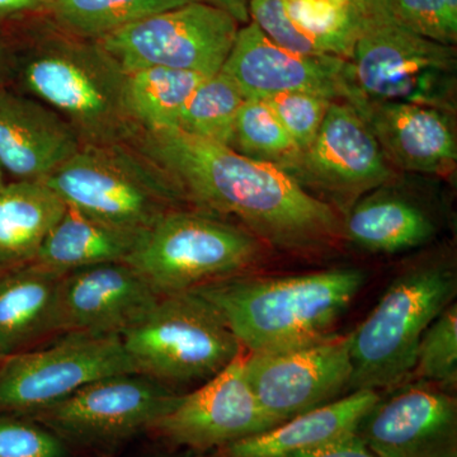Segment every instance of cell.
I'll return each instance as SVG.
<instances>
[{
  "instance_id": "6da1fadb",
  "label": "cell",
  "mask_w": 457,
  "mask_h": 457,
  "mask_svg": "<svg viewBox=\"0 0 457 457\" xmlns=\"http://www.w3.org/2000/svg\"><path fill=\"white\" fill-rule=\"evenodd\" d=\"M137 147L179 186L187 200L242 221L257 239L291 252L335 242L343 221L330 206L276 165L177 129L141 130Z\"/></svg>"
},
{
  "instance_id": "7a4b0ae2",
  "label": "cell",
  "mask_w": 457,
  "mask_h": 457,
  "mask_svg": "<svg viewBox=\"0 0 457 457\" xmlns=\"http://www.w3.org/2000/svg\"><path fill=\"white\" fill-rule=\"evenodd\" d=\"M365 279L359 269L279 278L237 275L192 291L220 312L243 350L267 353L332 335L333 327L354 302Z\"/></svg>"
},
{
  "instance_id": "3957f363",
  "label": "cell",
  "mask_w": 457,
  "mask_h": 457,
  "mask_svg": "<svg viewBox=\"0 0 457 457\" xmlns=\"http://www.w3.org/2000/svg\"><path fill=\"white\" fill-rule=\"evenodd\" d=\"M456 294L453 262L431 258L402 270L351 333L348 393L389 390L408 381L427 328L453 303Z\"/></svg>"
},
{
  "instance_id": "277c9868",
  "label": "cell",
  "mask_w": 457,
  "mask_h": 457,
  "mask_svg": "<svg viewBox=\"0 0 457 457\" xmlns=\"http://www.w3.org/2000/svg\"><path fill=\"white\" fill-rule=\"evenodd\" d=\"M22 73L27 89L64 117L82 144H130L139 137L126 102V73L97 41L45 42Z\"/></svg>"
},
{
  "instance_id": "5b68a950",
  "label": "cell",
  "mask_w": 457,
  "mask_h": 457,
  "mask_svg": "<svg viewBox=\"0 0 457 457\" xmlns=\"http://www.w3.org/2000/svg\"><path fill=\"white\" fill-rule=\"evenodd\" d=\"M44 182L66 206L137 231L188 201L167 171L130 144H82Z\"/></svg>"
},
{
  "instance_id": "8992f818",
  "label": "cell",
  "mask_w": 457,
  "mask_h": 457,
  "mask_svg": "<svg viewBox=\"0 0 457 457\" xmlns=\"http://www.w3.org/2000/svg\"><path fill=\"white\" fill-rule=\"evenodd\" d=\"M135 369L158 383H200L243 353L220 312L196 291L159 297L121 333Z\"/></svg>"
},
{
  "instance_id": "52a82bcc",
  "label": "cell",
  "mask_w": 457,
  "mask_h": 457,
  "mask_svg": "<svg viewBox=\"0 0 457 457\" xmlns=\"http://www.w3.org/2000/svg\"><path fill=\"white\" fill-rule=\"evenodd\" d=\"M455 46L423 37L392 16L363 21L348 60V104L354 98L456 110Z\"/></svg>"
},
{
  "instance_id": "ba28073f",
  "label": "cell",
  "mask_w": 457,
  "mask_h": 457,
  "mask_svg": "<svg viewBox=\"0 0 457 457\" xmlns=\"http://www.w3.org/2000/svg\"><path fill=\"white\" fill-rule=\"evenodd\" d=\"M261 254L245 228L179 209L159 219L126 262L165 296L242 275Z\"/></svg>"
},
{
  "instance_id": "9c48e42d",
  "label": "cell",
  "mask_w": 457,
  "mask_h": 457,
  "mask_svg": "<svg viewBox=\"0 0 457 457\" xmlns=\"http://www.w3.org/2000/svg\"><path fill=\"white\" fill-rule=\"evenodd\" d=\"M239 29L228 12L195 0L131 23L97 42L126 74L161 66L212 77L227 62Z\"/></svg>"
},
{
  "instance_id": "30bf717a",
  "label": "cell",
  "mask_w": 457,
  "mask_h": 457,
  "mask_svg": "<svg viewBox=\"0 0 457 457\" xmlns=\"http://www.w3.org/2000/svg\"><path fill=\"white\" fill-rule=\"evenodd\" d=\"M0 362V411L33 417L108 376L137 372L119 335H77Z\"/></svg>"
},
{
  "instance_id": "8fae6325",
  "label": "cell",
  "mask_w": 457,
  "mask_h": 457,
  "mask_svg": "<svg viewBox=\"0 0 457 457\" xmlns=\"http://www.w3.org/2000/svg\"><path fill=\"white\" fill-rule=\"evenodd\" d=\"M179 396L145 375L125 372L93 381L32 418L71 446L107 449L150 431Z\"/></svg>"
},
{
  "instance_id": "7c38bea8",
  "label": "cell",
  "mask_w": 457,
  "mask_h": 457,
  "mask_svg": "<svg viewBox=\"0 0 457 457\" xmlns=\"http://www.w3.org/2000/svg\"><path fill=\"white\" fill-rule=\"evenodd\" d=\"M286 171L306 191L345 212L395 176L368 123L345 101L333 102L315 139Z\"/></svg>"
},
{
  "instance_id": "4fadbf2b",
  "label": "cell",
  "mask_w": 457,
  "mask_h": 457,
  "mask_svg": "<svg viewBox=\"0 0 457 457\" xmlns=\"http://www.w3.org/2000/svg\"><path fill=\"white\" fill-rule=\"evenodd\" d=\"M245 370L262 409L279 425L348 392L351 333H332L291 350L248 353Z\"/></svg>"
},
{
  "instance_id": "5bb4252c",
  "label": "cell",
  "mask_w": 457,
  "mask_h": 457,
  "mask_svg": "<svg viewBox=\"0 0 457 457\" xmlns=\"http://www.w3.org/2000/svg\"><path fill=\"white\" fill-rule=\"evenodd\" d=\"M278 425L255 398L245 376L242 353L203 386L179 395L150 431L177 446L209 451Z\"/></svg>"
},
{
  "instance_id": "9a60e30c",
  "label": "cell",
  "mask_w": 457,
  "mask_h": 457,
  "mask_svg": "<svg viewBox=\"0 0 457 457\" xmlns=\"http://www.w3.org/2000/svg\"><path fill=\"white\" fill-rule=\"evenodd\" d=\"M376 400L357 436L378 457H457V402L437 385L420 380Z\"/></svg>"
},
{
  "instance_id": "2e32d148",
  "label": "cell",
  "mask_w": 457,
  "mask_h": 457,
  "mask_svg": "<svg viewBox=\"0 0 457 457\" xmlns=\"http://www.w3.org/2000/svg\"><path fill=\"white\" fill-rule=\"evenodd\" d=\"M245 99H266L287 92H308L332 101H347L348 60L330 55L309 56L278 46L246 23L222 66Z\"/></svg>"
},
{
  "instance_id": "e0dca14e",
  "label": "cell",
  "mask_w": 457,
  "mask_h": 457,
  "mask_svg": "<svg viewBox=\"0 0 457 457\" xmlns=\"http://www.w3.org/2000/svg\"><path fill=\"white\" fill-rule=\"evenodd\" d=\"M159 297L128 262L73 270L60 279L57 333L121 336Z\"/></svg>"
},
{
  "instance_id": "ac0fdd59",
  "label": "cell",
  "mask_w": 457,
  "mask_h": 457,
  "mask_svg": "<svg viewBox=\"0 0 457 457\" xmlns=\"http://www.w3.org/2000/svg\"><path fill=\"white\" fill-rule=\"evenodd\" d=\"M350 104L368 123L394 168L441 176L455 170L457 140L453 113L409 102L354 98Z\"/></svg>"
},
{
  "instance_id": "d6986e66",
  "label": "cell",
  "mask_w": 457,
  "mask_h": 457,
  "mask_svg": "<svg viewBox=\"0 0 457 457\" xmlns=\"http://www.w3.org/2000/svg\"><path fill=\"white\" fill-rule=\"evenodd\" d=\"M82 146L74 129L40 101L0 89V167L17 180H44Z\"/></svg>"
},
{
  "instance_id": "ffe728a7",
  "label": "cell",
  "mask_w": 457,
  "mask_h": 457,
  "mask_svg": "<svg viewBox=\"0 0 457 457\" xmlns=\"http://www.w3.org/2000/svg\"><path fill=\"white\" fill-rule=\"evenodd\" d=\"M380 393L356 390L285 420L269 431L216 450L215 457H296L356 433Z\"/></svg>"
},
{
  "instance_id": "44dd1931",
  "label": "cell",
  "mask_w": 457,
  "mask_h": 457,
  "mask_svg": "<svg viewBox=\"0 0 457 457\" xmlns=\"http://www.w3.org/2000/svg\"><path fill=\"white\" fill-rule=\"evenodd\" d=\"M62 278L35 262L0 272V360L57 333Z\"/></svg>"
},
{
  "instance_id": "7402d4cb",
  "label": "cell",
  "mask_w": 457,
  "mask_h": 457,
  "mask_svg": "<svg viewBox=\"0 0 457 457\" xmlns=\"http://www.w3.org/2000/svg\"><path fill=\"white\" fill-rule=\"evenodd\" d=\"M381 188L345 212L343 234L374 253H398L428 243L437 231L432 216L414 201Z\"/></svg>"
},
{
  "instance_id": "603a6c76",
  "label": "cell",
  "mask_w": 457,
  "mask_h": 457,
  "mask_svg": "<svg viewBox=\"0 0 457 457\" xmlns=\"http://www.w3.org/2000/svg\"><path fill=\"white\" fill-rule=\"evenodd\" d=\"M66 204L44 180L0 187V272L33 263Z\"/></svg>"
},
{
  "instance_id": "cb8c5ba5",
  "label": "cell",
  "mask_w": 457,
  "mask_h": 457,
  "mask_svg": "<svg viewBox=\"0 0 457 457\" xmlns=\"http://www.w3.org/2000/svg\"><path fill=\"white\" fill-rule=\"evenodd\" d=\"M146 231L113 227L66 206L41 245L35 263L59 276L73 270L126 262Z\"/></svg>"
},
{
  "instance_id": "d4e9b609",
  "label": "cell",
  "mask_w": 457,
  "mask_h": 457,
  "mask_svg": "<svg viewBox=\"0 0 457 457\" xmlns=\"http://www.w3.org/2000/svg\"><path fill=\"white\" fill-rule=\"evenodd\" d=\"M204 75L177 69H140L126 74L129 111L141 130L176 129L179 114Z\"/></svg>"
},
{
  "instance_id": "484cf974",
  "label": "cell",
  "mask_w": 457,
  "mask_h": 457,
  "mask_svg": "<svg viewBox=\"0 0 457 457\" xmlns=\"http://www.w3.org/2000/svg\"><path fill=\"white\" fill-rule=\"evenodd\" d=\"M195 0H59L57 25L69 35L98 41L117 29Z\"/></svg>"
},
{
  "instance_id": "4316f807",
  "label": "cell",
  "mask_w": 457,
  "mask_h": 457,
  "mask_svg": "<svg viewBox=\"0 0 457 457\" xmlns=\"http://www.w3.org/2000/svg\"><path fill=\"white\" fill-rule=\"evenodd\" d=\"M294 26L323 55L350 60L363 17L351 0H285Z\"/></svg>"
},
{
  "instance_id": "83f0119b",
  "label": "cell",
  "mask_w": 457,
  "mask_h": 457,
  "mask_svg": "<svg viewBox=\"0 0 457 457\" xmlns=\"http://www.w3.org/2000/svg\"><path fill=\"white\" fill-rule=\"evenodd\" d=\"M246 101L242 90L224 71L204 78L183 107L177 130L231 146L234 123Z\"/></svg>"
},
{
  "instance_id": "f1b7e54d",
  "label": "cell",
  "mask_w": 457,
  "mask_h": 457,
  "mask_svg": "<svg viewBox=\"0 0 457 457\" xmlns=\"http://www.w3.org/2000/svg\"><path fill=\"white\" fill-rule=\"evenodd\" d=\"M230 147L285 171L293 167L300 154L299 147L263 99H246L242 104L234 123Z\"/></svg>"
},
{
  "instance_id": "f546056e",
  "label": "cell",
  "mask_w": 457,
  "mask_h": 457,
  "mask_svg": "<svg viewBox=\"0 0 457 457\" xmlns=\"http://www.w3.org/2000/svg\"><path fill=\"white\" fill-rule=\"evenodd\" d=\"M450 392L457 385V305L447 306L427 328L418 345L413 374Z\"/></svg>"
},
{
  "instance_id": "4dcf8cb0",
  "label": "cell",
  "mask_w": 457,
  "mask_h": 457,
  "mask_svg": "<svg viewBox=\"0 0 457 457\" xmlns=\"http://www.w3.org/2000/svg\"><path fill=\"white\" fill-rule=\"evenodd\" d=\"M71 447L35 418L0 411V457H69Z\"/></svg>"
},
{
  "instance_id": "1f68e13d",
  "label": "cell",
  "mask_w": 457,
  "mask_h": 457,
  "mask_svg": "<svg viewBox=\"0 0 457 457\" xmlns=\"http://www.w3.org/2000/svg\"><path fill=\"white\" fill-rule=\"evenodd\" d=\"M282 123L300 152L306 149L320 130L332 99L308 92H287L263 99Z\"/></svg>"
},
{
  "instance_id": "d6a6232c",
  "label": "cell",
  "mask_w": 457,
  "mask_h": 457,
  "mask_svg": "<svg viewBox=\"0 0 457 457\" xmlns=\"http://www.w3.org/2000/svg\"><path fill=\"white\" fill-rule=\"evenodd\" d=\"M390 13L396 22L411 31L455 46L457 11L446 0H390Z\"/></svg>"
},
{
  "instance_id": "836d02e7",
  "label": "cell",
  "mask_w": 457,
  "mask_h": 457,
  "mask_svg": "<svg viewBox=\"0 0 457 457\" xmlns=\"http://www.w3.org/2000/svg\"><path fill=\"white\" fill-rule=\"evenodd\" d=\"M249 17L278 46L302 55H323L291 22L285 0H249Z\"/></svg>"
},
{
  "instance_id": "e575fe53",
  "label": "cell",
  "mask_w": 457,
  "mask_h": 457,
  "mask_svg": "<svg viewBox=\"0 0 457 457\" xmlns=\"http://www.w3.org/2000/svg\"><path fill=\"white\" fill-rule=\"evenodd\" d=\"M296 457H378L361 440L357 433L330 442L318 449L309 451Z\"/></svg>"
},
{
  "instance_id": "d590c367",
  "label": "cell",
  "mask_w": 457,
  "mask_h": 457,
  "mask_svg": "<svg viewBox=\"0 0 457 457\" xmlns=\"http://www.w3.org/2000/svg\"><path fill=\"white\" fill-rule=\"evenodd\" d=\"M197 2L207 3V4L228 12L230 16L236 18L239 25H246L251 22L249 0H197Z\"/></svg>"
},
{
  "instance_id": "8d00e7d4",
  "label": "cell",
  "mask_w": 457,
  "mask_h": 457,
  "mask_svg": "<svg viewBox=\"0 0 457 457\" xmlns=\"http://www.w3.org/2000/svg\"><path fill=\"white\" fill-rule=\"evenodd\" d=\"M351 2L359 9L363 21L392 16L390 0H351Z\"/></svg>"
},
{
  "instance_id": "74e56055",
  "label": "cell",
  "mask_w": 457,
  "mask_h": 457,
  "mask_svg": "<svg viewBox=\"0 0 457 457\" xmlns=\"http://www.w3.org/2000/svg\"><path fill=\"white\" fill-rule=\"evenodd\" d=\"M40 7L41 5L36 0H0V16L35 11Z\"/></svg>"
},
{
  "instance_id": "f35d334b",
  "label": "cell",
  "mask_w": 457,
  "mask_h": 457,
  "mask_svg": "<svg viewBox=\"0 0 457 457\" xmlns=\"http://www.w3.org/2000/svg\"><path fill=\"white\" fill-rule=\"evenodd\" d=\"M36 2L38 3V4L41 5V7H51L53 8L54 5L56 4L59 0H36Z\"/></svg>"
},
{
  "instance_id": "ab89813d",
  "label": "cell",
  "mask_w": 457,
  "mask_h": 457,
  "mask_svg": "<svg viewBox=\"0 0 457 457\" xmlns=\"http://www.w3.org/2000/svg\"><path fill=\"white\" fill-rule=\"evenodd\" d=\"M446 2L453 11H457V0H446Z\"/></svg>"
},
{
  "instance_id": "60d3db41",
  "label": "cell",
  "mask_w": 457,
  "mask_h": 457,
  "mask_svg": "<svg viewBox=\"0 0 457 457\" xmlns=\"http://www.w3.org/2000/svg\"><path fill=\"white\" fill-rule=\"evenodd\" d=\"M4 183V171H3L2 167H0V187H2Z\"/></svg>"
},
{
  "instance_id": "b9f144b4",
  "label": "cell",
  "mask_w": 457,
  "mask_h": 457,
  "mask_svg": "<svg viewBox=\"0 0 457 457\" xmlns=\"http://www.w3.org/2000/svg\"><path fill=\"white\" fill-rule=\"evenodd\" d=\"M150 457H171V456H167V455H154V456H150Z\"/></svg>"
}]
</instances>
